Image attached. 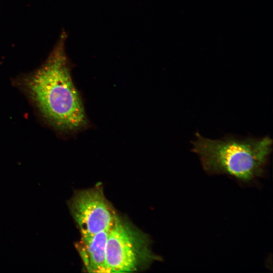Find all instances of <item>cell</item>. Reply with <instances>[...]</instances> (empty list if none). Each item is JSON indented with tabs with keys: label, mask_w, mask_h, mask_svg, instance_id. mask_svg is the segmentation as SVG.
I'll return each instance as SVG.
<instances>
[{
	"label": "cell",
	"mask_w": 273,
	"mask_h": 273,
	"mask_svg": "<svg viewBox=\"0 0 273 273\" xmlns=\"http://www.w3.org/2000/svg\"><path fill=\"white\" fill-rule=\"evenodd\" d=\"M65 35H61L41 66L17 83L48 123L60 131L72 133L86 127L88 120L71 77Z\"/></svg>",
	"instance_id": "1"
},
{
	"label": "cell",
	"mask_w": 273,
	"mask_h": 273,
	"mask_svg": "<svg viewBox=\"0 0 273 273\" xmlns=\"http://www.w3.org/2000/svg\"><path fill=\"white\" fill-rule=\"evenodd\" d=\"M192 151L199 157L204 170L223 174L243 182L261 176L272 150V139L227 134L219 139L203 136L197 131Z\"/></svg>",
	"instance_id": "2"
},
{
	"label": "cell",
	"mask_w": 273,
	"mask_h": 273,
	"mask_svg": "<svg viewBox=\"0 0 273 273\" xmlns=\"http://www.w3.org/2000/svg\"><path fill=\"white\" fill-rule=\"evenodd\" d=\"M160 259L152 251L148 236L117 215L106 242L107 272L135 271Z\"/></svg>",
	"instance_id": "3"
},
{
	"label": "cell",
	"mask_w": 273,
	"mask_h": 273,
	"mask_svg": "<svg viewBox=\"0 0 273 273\" xmlns=\"http://www.w3.org/2000/svg\"><path fill=\"white\" fill-rule=\"evenodd\" d=\"M68 205L81 238L110 229L117 215L100 186L76 191Z\"/></svg>",
	"instance_id": "4"
},
{
	"label": "cell",
	"mask_w": 273,
	"mask_h": 273,
	"mask_svg": "<svg viewBox=\"0 0 273 273\" xmlns=\"http://www.w3.org/2000/svg\"><path fill=\"white\" fill-rule=\"evenodd\" d=\"M110 229L90 237L81 238L76 245L85 268L89 272H107L106 246Z\"/></svg>",
	"instance_id": "5"
}]
</instances>
